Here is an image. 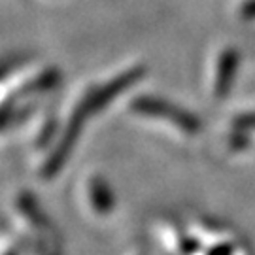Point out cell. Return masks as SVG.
<instances>
[{
    "label": "cell",
    "instance_id": "cell-4",
    "mask_svg": "<svg viewBox=\"0 0 255 255\" xmlns=\"http://www.w3.org/2000/svg\"><path fill=\"white\" fill-rule=\"evenodd\" d=\"M89 197H91L93 208L99 214H108L114 208V195L110 191L108 183L101 178H93L89 182Z\"/></svg>",
    "mask_w": 255,
    "mask_h": 255
},
{
    "label": "cell",
    "instance_id": "cell-3",
    "mask_svg": "<svg viewBox=\"0 0 255 255\" xmlns=\"http://www.w3.org/2000/svg\"><path fill=\"white\" fill-rule=\"evenodd\" d=\"M238 66V51L235 47H229L221 53L218 64V74H216V85H214V95L221 99L231 91V85H233V78L237 72Z\"/></svg>",
    "mask_w": 255,
    "mask_h": 255
},
{
    "label": "cell",
    "instance_id": "cell-2",
    "mask_svg": "<svg viewBox=\"0 0 255 255\" xmlns=\"http://www.w3.org/2000/svg\"><path fill=\"white\" fill-rule=\"evenodd\" d=\"M146 74V68L144 66H134L127 72H123L121 76L114 78L112 82H108L106 85H102L99 89H93L87 97H83V101L78 104L80 108L87 114V116H93L95 112L102 110L106 104L114 101L119 93H123L125 89H128L132 83H136L142 76Z\"/></svg>",
    "mask_w": 255,
    "mask_h": 255
},
{
    "label": "cell",
    "instance_id": "cell-7",
    "mask_svg": "<svg viewBox=\"0 0 255 255\" xmlns=\"http://www.w3.org/2000/svg\"><path fill=\"white\" fill-rule=\"evenodd\" d=\"M233 125H235V128H240V130H252V128H255V112L238 116Z\"/></svg>",
    "mask_w": 255,
    "mask_h": 255
},
{
    "label": "cell",
    "instance_id": "cell-8",
    "mask_svg": "<svg viewBox=\"0 0 255 255\" xmlns=\"http://www.w3.org/2000/svg\"><path fill=\"white\" fill-rule=\"evenodd\" d=\"M240 15L244 19H255V0H248L240 8Z\"/></svg>",
    "mask_w": 255,
    "mask_h": 255
},
{
    "label": "cell",
    "instance_id": "cell-6",
    "mask_svg": "<svg viewBox=\"0 0 255 255\" xmlns=\"http://www.w3.org/2000/svg\"><path fill=\"white\" fill-rule=\"evenodd\" d=\"M244 132H246V130H240V128H237V130L231 134L229 142H231V147H233V149H246V147H248L250 138H248Z\"/></svg>",
    "mask_w": 255,
    "mask_h": 255
},
{
    "label": "cell",
    "instance_id": "cell-1",
    "mask_svg": "<svg viewBox=\"0 0 255 255\" xmlns=\"http://www.w3.org/2000/svg\"><path fill=\"white\" fill-rule=\"evenodd\" d=\"M132 110L142 114V116H149V118L166 119L174 123L176 127L187 132V134H197L201 130V121L189 114L187 110L176 106L172 102H164L157 97H140L132 102Z\"/></svg>",
    "mask_w": 255,
    "mask_h": 255
},
{
    "label": "cell",
    "instance_id": "cell-5",
    "mask_svg": "<svg viewBox=\"0 0 255 255\" xmlns=\"http://www.w3.org/2000/svg\"><path fill=\"white\" fill-rule=\"evenodd\" d=\"M59 76L61 74L57 72V70H46V72H42L40 76H36L32 82H28L19 95H28V93H36V91H46L49 87H53L55 83L59 82Z\"/></svg>",
    "mask_w": 255,
    "mask_h": 255
},
{
    "label": "cell",
    "instance_id": "cell-9",
    "mask_svg": "<svg viewBox=\"0 0 255 255\" xmlns=\"http://www.w3.org/2000/svg\"><path fill=\"white\" fill-rule=\"evenodd\" d=\"M233 254V244H221V246L214 248L210 255H231Z\"/></svg>",
    "mask_w": 255,
    "mask_h": 255
}]
</instances>
